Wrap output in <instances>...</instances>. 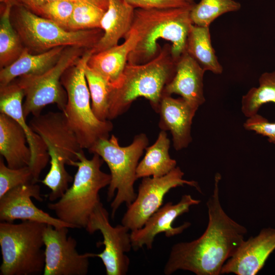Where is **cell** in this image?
<instances>
[{
    "label": "cell",
    "mask_w": 275,
    "mask_h": 275,
    "mask_svg": "<svg viewBox=\"0 0 275 275\" xmlns=\"http://www.w3.org/2000/svg\"><path fill=\"white\" fill-rule=\"evenodd\" d=\"M221 175H215L214 188L206 205L208 223L204 233L190 242L176 243L171 248L163 272L170 275L179 270L197 275H219L247 233L245 227L229 217L219 200Z\"/></svg>",
    "instance_id": "1"
},
{
    "label": "cell",
    "mask_w": 275,
    "mask_h": 275,
    "mask_svg": "<svg viewBox=\"0 0 275 275\" xmlns=\"http://www.w3.org/2000/svg\"><path fill=\"white\" fill-rule=\"evenodd\" d=\"M193 5L135 9L130 31L135 32L138 41L128 56V63L142 64L154 59L161 48L158 43L159 39L171 43L172 54L178 60L185 52L187 35L193 24L190 12Z\"/></svg>",
    "instance_id": "2"
},
{
    "label": "cell",
    "mask_w": 275,
    "mask_h": 275,
    "mask_svg": "<svg viewBox=\"0 0 275 275\" xmlns=\"http://www.w3.org/2000/svg\"><path fill=\"white\" fill-rule=\"evenodd\" d=\"M177 61L171 44L166 43L150 61L142 64L127 63L120 85L113 90L108 119L124 113L133 101L142 97L147 99L158 113L164 89L175 75Z\"/></svg>",
    "instance_id": "3"
},
{
    "label": "cell",
    "mask_w": 275,
    "mask_h": 275,
    "mask_svg": "<svg viewBox=\"0 0 275 275\" xmlns=\"http://www.w3.org/2000/svg\"><path fill=\"white\" fill-rule=\"evenodd\" d=\"M29 124L47 148L50 166L41 182L50 190L48 199L52 202L62 196L73 181L65 165L71 166L77 161V153L83 149L62 112L33 116Z\"/></svg>",
    "instance_id": "4"
},
{
    "label": "cell",
    "mask_w": 275,
    "mask_h": 275,
    "mask_svg": "<svg viewBox=\"0 0 275 275\" xmlns=\"http://www.w3.org/2000/svg\"><path fill=\"white\" fill-rule=\"evenodd\" d=\"M77 157L78 160L71 165L77 168L72 185L56 202L48 203L47 207L74 229H85L90 215L100 202L99 192L109 185L111 176L101 171L104 160L98 154H94L89 159L82 150Z\"/></svg>",
    "instance_id": "5"
},
{
    "label": "cell",
    "mask_w": 275,
    "mask_h": 275,
    "mask_svg": "<svg viewBox=\"0 0 275 275\" xmlns=\"http://www.w3.org/2000/svg\"><path fill=\"white\" fill-rule=\"evenodd\" d=\"M92 54L88 50L63 74L61 82L67 94L63 112L81 148L88 150L99 140L109 138L113 125L101 121L94 114L90 104V93L84 68Z\"/></svg>",
    "instance_id": "6"
},
{
    "label": "cell",
    "mask_w": 275,
    "mask_h": 275,
    "mask_svg": "<svg viewBox=\"0 0 275 275\" xmlns=\"http://www.w3.org/2000/svg\"><path fill=\"white\" fill-rule=\"evenodd\" d=\"M46 225L29 221L0 223L1 275L43 273L45 251L42 248Z\"/></svg>",
    "instance_id": "7"
},
{
    "label": "cell",
    "mask_w": 275,
    "mask_h": 275,
    "mask_svg": "<svg viewBox=\"0 0 275 275\" xmlns=\"http://www.w3.org/2000/svg\"><path fill=\"white\" fill-rule=\"evenodd\" d=\"M148 144V139L144 133L136 135L132 143L126 147L120 146L118 138L112 135L110 138L99 140L89 150L91 153L98 154L109 169L111 181L107 200L110 201L114 197L111 205L112 218L122 204L128 206L136 197L134 189L138 179L136 168Z\"/></svg>",
    "instance_id": "8"
},
{
    "label": "cell",
    "mask_w": 275,
    "mask_h": 275,
    "mask_svg": "<svg viewBox=\"0 0 275 275\" xmlns=\"http://www.w3.org/2000/svg\"><path fill=\"white\" fill-rule=\"evenodd\" d=\"M13 25L25 47L40 53L55 47L76 46L91 50L103 35L102 29L66 30L22 7H14Z\"/></svg>",
    "instance_id": "9"
},
{
    "label": "cell",
    "mask_w": 275,
    "mask_h": 275,
    "mask_svg": "<svg viewBox=\"0 0 275 275\" xmlns=\"http://www.w3.org/2000/svg\"><path fill=\"white\" fill-rule=\"evenodd\" d=\"M87 50L76 46L67 47L58 62L47 71L15 79L24 92L22 108L25 118L30 115H40L43 108L51 104H56L61 112H64L67 94L61 82L62 76Z\"/></svg>",
    "instance_id": "10"
},
{
    "label": "cell",
    "mask_w": 275,
    "mask_h": 275,
    "mask_svg": "<svg viewBox=\"0 0 275 275\" xmlns=\"http://www.w3.org/2000/svg\"><path fill=\"white\" fill-rule=\"evenodd\" d=\"M184 173L176 167L167 175L143 178L135 200L127 206L121 224L130 231L141 228L163 203V198L172 188L187 185L201 193L198 183L183 179Z\"/></svg>",
    "instance_id": "11"
},
{
    "label": "cell",
    "mask_w": 275,
    "mask_h": 275,
    "mask_svg": "<svg viewBox=\"0 0 275 275\" xmlns=\"http://www.w3.org/2000/svg\"><path fill=\"white\" fill-rule=\"evenodd\" d=\"M85 229L90 234L99 231L102 235L103 241L99 245L104 246L103 251L95 254V257L102 261L106 274H126L130 264L126 253L132 249L130 230L122 224L113 227L109 223L108 213L101 202L90 215Z\"/></svg>",
    "instance_id": "12"
},
{
    "label": "cell",
    "mask_w": 275,
    "mask_h": 275,
    "mask_svg": "<svg viewBox=\"0 0 275 275\" xmlns=\"http://www.w3.org/2000/svg\"><path fill=\"white\" fill-rule=\"evenodd\" d=\"M68 227L46 225L43 233L45 266L43 275H86L89 258L95 253L79 254L76 240L68 236Z\"/></svg>",
    "instance_id": "13"
},
{
    "label": "cell",
    "mask_w": 275,
    "mask_h": 275,
    "mask_svg": "<svg viewBox=\"0 0 275 275\" xmlns=\"http://www.w3.org/2000/svg\"><path fill=\"white\" fill-rule=\"evenodd\" d=\"M32 198L42 201L40 187L36 183H29L16 187L0 197V220L12 222L16 219L37 222L59 228L73 227L58 217L39 209Z\"/></svg>",
    "instance_id": "14"
},
{
    "label": "cell",
    "mask_w": 275,
    "mask_h": 275,
    "mask_svg": "<svg viewBox=\"0 0 275 275\" xmlns=\"http://www.w3.org/2000/svg\"><path fill=\"white\" fill-rule=\"evenodd\" d=\"M24 94L15 80L5 86H0V113L15 120L23 128L31 151L29 167L34 182L39 181L40 175L50 160L47 147L42 138L25 121L22 104Z\"/></svg>",
    "instance_id": "15"
},
{
    "label": "cell",
    "mask_w": 275,
    "mask_h": 275,
    "mask_svg": "<svg viewBox=\"0 0 275 275\" xmlns=\"http://www.w3.org/2000/svg\"><path fill=\"white\" fill-rule=\"evenodd\" d=\"M200 202V200L194 199L190 195H184L177 203L168 202L160 207L143 227L131 231L132 249L138 251L144 246L148 250L151 249L155 237L161 233H164L167 237L181 233L190 226V223L185 222L179 227H174V221L179 216L188 212L191 206L198 205Z\"/></svg>",
    "instance_id": "16"
},
{
    "label": "cell",
    "mask_w": 275,
    "mask_h": 275,
    "mask_svg": "<svg viewBox=\"0 0 275 275\" xmlns=\"http://www.w3.org/2000/svg\"><path fill=\"white\" fill-rule=\"evenodd\" d=\"M275 250V229L265 228L258 235L243 240L225 263L221 274L255 275Z\"/></svg>",
    "instance_id": "17"
},
{
    "label": "cell",
    "mask_w": 275,
    "mask_h": 275,
    "mask_svg": "<svg viewBox=\"0 0 275 275\" xmlns=\"http://www.w3.org/2000/svg\"><path fill=\"white\" fill-rule=\"evenodd\" d=\"M198 109L182 97L162 95L158 112L159 126L162 130L170 131L175 150L186 148L191 142V124Z\"/></svg>",
    "instance_id": "18"
},
{
    "label": "cell",
    "mask_w": 275,
    "mask_h": 275,
    "mask_svg": "<svg viewBox=\"0 0 275 275\" xmlns=\"http://www.w3.org/2000/svg\"><path fill=\"white\" fill-rule=\"evenodd\" d=\"M205 72L195 60L184 52L177 60L175 75L166 86L163 95L178 94L198 108L205 101L203 90Z\"/></svg>",
    "instance_id": "19"
},
{
    "label": "cell",
    "mask_w": 275,
    "mask_h": 275,
    "mask_svg": "<svg viewBox=\"0 0 275 275\" xmlns=\"http://www.w3.org/2000/svg\"><path fill=\"white\" fill-rule=\"evenodd\" d=\"M124 42L104 51L92 54L87 65L100 74L114 89L120 85L130 52L138 41V37L130 31Z\"/></svg>",
    "instance_id": "20"
},
{
    "label": "cell",
    "mask_w": 275,
    "mask_h": 275,
    "mask_svg": "<svg viewBox=\"0 0 275 275\" xmlns=\"http://www.w3.org/2000/svg\"><path fill=\"white\" fill-rule=\"evenodd\" d=\"M108 8L103 16L100 28L103 35L90 51L96 53L118 44L131 29L135 9L125 0H108Z\"/></svg>",
    "instance_id": "21"
},
{
    "label": "cell",
    "mask_w": 275,
    "mask_h": 275,
    "mask_svg": "<svg viewBox=\"0 0 275 275\" xmlns=\"http://www.w3.org/2000/svg\"><path fill=\"white\" fill-rule=\"evenodd\" d=\"M0 154L7 165L13 169L29 166L31 160V151L23 128L3 113H0Z\"/></svg>",
    "instance_id": "22"
},
{
    "label": "cell",
    "mask_w": 275,
    "mask_h": 275,
    "mask_svg": "<svg viewBox=\"0 0 275 275\" xmlns=\"http://www.w3.org/2000/svg\"><path fill=\"white\" fill-rule=\"evenodd\" d=\"M67 47L60 46L40 53H32L24 47L18 59L1 69L0 86H5L19 77L41 74L58 62Z\"/></svg>",
    "instance_id": "23"
},
{
    "label": "cell",
    "mask_w": 275,
    "mask_h": 275,
    "mask_svg": "<svg viewBox=\"0 0 275 275\" xmlns=\"http://www.w3.org/2000/svg\"><path fill=\"white\" fill-rule=\"evenodd\" d=\"M170 147V141L167 134L164 130H161L155 143L146 148L145 156L136 168L137 179L161 177L175 169L177 162L169 155Z\"/></svg>",
    "instance_id": "24"
},
{
    "label": "cell",
    "mask_w": 275,
    "mask_h": 275,
    "mask_svg": "<svg viewBox=\"0 0 275 275\" xmlns=\"http://www.w3.org/2000/svg\"><path fill=\"white\" fill-rule=\"evenodd\" d=\"M185 52L205 71L221 74L223 68L212 47L209 27L192 24L187 35Z\"/></svg>",
    "instance_id": "25"
},
{
    "label": "cell",
    "mask_w": 275,
    "mask_h": 275,
    "mask_svg": "<svg viewBox=\"0 0 275 275\" xmlns=\"http://www.w3.org/2000/svg\"><path fill=\"white\" fill-rule=\"evenodd\" d=\"M0 20V67L9 66L20 56L24 46L11 21L13 6L3 4Z\"/></svg>",
    "instance_id": "26"
},
{
    "label": "cell",
    "mask_w": 275,
    "mask_h": 275,
    "mask_svg": "<svg viewBox=\"0 0 275 275\" xmlns=\"http://www.w3.org/2000/svg\"><path fill=\"white\" fill-rule=\"evenodd\" d=\"M108 0H76L68 30L99 29L108 8Z\"/></svg>",
    "instance_id": "27"
},
{
    "label": "cell",
    "mask_w": 275,
    "mask_h": 275,
    "mask_svg": "<svg viewBox=\"0 0 275 275\" xmlns=\"http://www.w3.org/2000/svg\"><path fill=\"white\" fill-rule=\"evenodd\" d=\"M84 71L94 114L100 120H109V103L114 88L100 74L90 67L87 63Z\"/></svg>",
    "instance_id": "28"
},
{
    "label": "cell",
    "mask_w": 275,
    "mask_h": 275,
    "mask_svg": "<svg viewBox=\"0 0 275 275\" xmlns=\"http://www.w3.org/2000/svg\"><path fill=\"white\" fill-rule=\"evenodd\" d=\"M259 84V87L251 88L242 97L241 111L247 118L258 114L264 104L275 103V70L262 73Z\"/></svg>",
    "instance_id": "29"
},
{
    "label": "cell",
    "mask_w": 275,
    "mask_h": 275,
    "mask_svg": "<svg viewBox=\"0 0 275 275\" xmlns=\"http://www.w3.org/2000/svg\"><path fill=\"white\" fill-rule=\"evenodd\" d=\"M240 8V4L234 0H201L193 6L190 17L193 24L209 27L221 15L238 11Z\"/></svg>",
    "instance_id": "30"
},
{
    "label": "cell",
    "mask_w": 275,
    "mask_h": 275,
    "mask_svg": "<svg viewBox=\"0 0 275 275\" xmlns=\"http://www.w3.org/2000/svg\"><path fill=\"white\" fill-rule=\"evenodd\" d=\"M76 0H53L40 9L38 15L68 30Z\"/></svg>",
    "instance_id": "31"
},
{
    "label": "cell",
    "mask_w": 275,
    "mask_h": 275,
    "mask_svg": "<svg viewBox=\"0 0 275 275\" xmlns=\"http://www.w3.org/2000/svg\"><path fill=\"white\" fill-rule=\"evenodd\" d=\"M34 182L33 173L29 166L20 168H9L0 158V197L19 185Z\"/></svg>",
    "instance_id": "32"
},
{
    "label": "cell",
    "mask_w": 275,
    "mask_h": 275,
    "mask_svg": "<svg viewBox=\"0 0 275 275\" xmlns=\"http://www.w3.org/2000/svg\"><path fill=\"white\" fill-rule=\"evenodd\" d=\"M243 127L247 130L266 137L269 142L275 144V123L269 122L260 115L256 114L248 118Z\"/></svg>",
    "instance_id": "33"
},
{
    "label": "cell",
    "mask_w": 275,
    "mask_h": 275,
    "mask_svg": "<svg viewBox=\"0 0 275 275\" xmlns=\"http://www.w3.org/2000/svg\"><path fill=\"white\" fill-rule=\"evenodd\" d=\"M134 9L171 8L188 7L194 4L187 0H125Z\"/></svg>",
    "instance_id": "34"
},
{
    "label": "cell",
    "mask_w": 275,
    "mask_h": 275,
    "mask_svg": "<svg viewBox=\"0 0 275 275\" xmlns=\"http://www.w3.org/2000/svg\"><path fill=\"white\" fill-rule=\"evenodd\" d=\"M53 0H0L2 4H10L13 7L23 8L32 13L38 14L41 7Z\"/></svg>",
    "instance_id": "35"
},
{
    "label": "cell",
    "mask_w": 275,
    "mask_h": 275,
    "mask_svg": "<svg viewBox=\"0 0 275 275\" xmlns=\"http://www.w3.org/2000/svg\"><path fill=\"white\" fill-rule=\"evenodd\" d=\"M188 2H189V3H192V4H194L195 3H194V0H187Z\"/></svg>",
    "instance_id": "36"
}]
</instances>
